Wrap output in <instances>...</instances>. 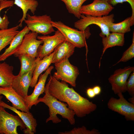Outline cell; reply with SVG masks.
<instances>
[{"label":"cell","mask_w":134,"mask_h":134,"mask_svg":"<svg viewBox=\"0 0 134 134\" xmlns=\"http://www.w3.org/2000/svg\"><path fill=\"white\" fill-rule=\"evenodd\" d=\"M14 4V1L13 0H3L0 2V13L3 9L12 6ZM9 22L7 16L4 15L2 17L0 16V30L8 29Z\"/></svg>","instance_id":"obj_27"},{"label":"cell","mask_w":134,"mask_h":134,"mask_svg":"<svg viewBox=\"0 0 134 134\" xmlns=\"http://www.w3.org/2000/svg\"><path fill=\"white\" fill-rule=\"evenodd\" d=\"M119 98L111 97L107 103L108 108L124 116L127 121H134V104L128 101L122 93L117 94Z\"/></svg>","instance_id":"obj_8"},{"label":"cell","mask_w":134,"mask_h":134,"mask_svg":"<svg viewBox=\"0 0 134 134\" xmlns=\"http://www.w3.org/2000/svg\"><path fill=\"white\" fill-rule=\"evenodd\" d=\"M94 92L96 96L100 95L101 91V87L99 86H94L93 88Z\"/></svg>","instance_id":"obj_33"},{"label":"cell","mask_w":134,"mask_h":134,"mask_svg":"<svg viewBox=\"0 0 134 134\" xmlns=\"http://www.w3.org/2000/svg\"><path fill=\"white\" fill-rule=\"evenodd\" d=\"M75 47L66 39L55 48L56 51L53 57L52 63H58L65 58H68L73 54Z\"/></svg>","instance_id":"obj_18"},{"label":"cell","mask_w":134,"mask_h":134,"mask_svg":"<svg viewBox=\"0 0 134 134\" xmlns=\"http://www.w3.org/2000/svg\"><path fill=\"white\" fill-rule=\"evenodd\" d=\"M134 57V33L132 39V43L130 46L123 53L122 56L118 62L114 65L120 62H125L132 59Z\"/></svg>","instance_id":"obj_29"},{"label":"cell","mask_w":134,"mask_h":134,"mask_svg":"<svg viewBox=\"0 0 134 134\" xmlns=\"http://www.w3.org/2000/svg\"><path fill=\"white\" fill-rule=\"evenodd\" d=\"M134 71V67L130 66L116 69L108 78L112 90L115 94L126 91V85L128 77Z\"/></svg>","instance_id":"obj_10"},{"label":"cell","mask_w":134,"mask_h":134,"mask_svg":"<svg viewBox=\"0 0 134 134\" xmlns=\"http://www.w3.org/2000/svg\"><path fill=\"white\" fill-rule=\"evenodd\" d=\"M19 27L17 25L9 29L0 30V52L10 44L15 36L19 32L18 31Z\"/></svg>","instance_id":"obj_23"},{"label":"cell","mask_w":134,"mask_h":134,"mask_svg":"<svg viewBox=\"0 0 134 134\" xmlns=\"http://www.w3.org/2000/svg\"><path fill=\"white\" fill-rule=\"evenodd\" d=\"M125 2H128L131 5L132 11L131 19L132 22L134 24V0H110L108 2L112 6H115Z\"/></svg>","instance_id":"obj_30"},{"label":"cell","mask_w":134,"mask_h":134,"mask_svg":"<svg viewBox=\"0 0 134 134\" xmlns=\"http://www.w3.org/2000/svg\"><path fill=\"white\" fill-rule=\"evenodd\" d=\"M131 17H128L122 21L118 23H112L109 28L110 32L124 34L130 32L131 26L134 25Z\"/></svg>","instance_id":"obj_25"},{"label":"cell","mask_w":134,"mask_h":134,"mask_svg":"<svg viewBox=\"0 0 134 134\" xmlns=\"http://www.w3.org/2000/svg\"><path fill=\"white\" fill-rule=\"evenodd\" d=\"M56 51L55 49L51 54L45 56L37 62L33 72L30 87L32 88L34 87L37 83L39 75L43 71H45L52 64L53 57Z\"/></svg>","instance_id":"obj_19"},{"label":"cell","mask_w":134,"mask_h":134,"mask_svg":"<svg viewBox=\"0 0 134 134\" xmlns=\"http://www.w3.org/2000/svg\"><path fill=\"white\" fill-rule=\"evenodd\" d=\"M132 72L127 81L126 90L131 96H134V71Z\"/></svg>","instance_id":"obj_31"},{"label":"cell","mask_w":134,"mask_h":134,"mask_svg":"<svg viewBox=\"0 0 134 134\" xmlns=\"http://www.w3.org/2000/svg\"><path fill=\"white\" fill-rule=\"evenodd\" d=\"M49 83L48 80L45 86V95L42 97L39 98L38 100V103L40 102H43L49 108V116L46 119V123L51 120L55 124L60 123L61 120L57 116V114H59L63 118L67 119L71 125H74L75 112L68 107L66 103L58 100L49 94L48 89Z\"/></svg>","instance_id":"obj_2"},{"label":"cell","mask_w":134,"mask_h":134,"mask_svg":"<svg viewBox=\"0 0 134 134\" xmlns=\"http://www.w3.org/2000/svg\"><path fill=\"white\" fill-rule=\"evenodd\" d=\"M100 133L98 130L95 129L91 131L88 130L84 126L78 128H74L69 131L58 133L59 134H99Z\"/></svg>","instance_id":"obj_28"},{"label":"cell","mask_w":134,"mask_h":134,"mask_svg":"<svg viewBox=\"0 0 134 134\" xmlns=\"http://www.w3.org/2000/svg\"><path fill=\"white\" fill-rule=\"evenodd\" d=\"M21 64L20 71L18 74L21 76L30 71L40 59L26 54H22L18 57Z\"/></svg>","instance_id":"obj_24"},{"label":"cell","mask_w":134,"mask_h":134,"mask_svg":"<svg viewBox=\"0 0 134 134\" xmlns=\"http://www.w3.org/2000/svg\"><path fill=\"white\" fill-rule=\"evenodd\" d=\"M27 19L24 21L30 31L46 35L55 32L52 26L51 19L50 16H31L28 13Z\"/></svg>","instance_id":"obj_6"},{"label":"cell","mask_w":134,"mask_h":134,"mask_svg":"<svg viewBox=\"0 0 134 134\" xmlns=\"http://www.w3.org/2000/svg\"><path fill=\"white\" fill-rule=\"evenodd\" d=\"M3 0H0V2Z\"/></svg>","instance_id":"obj_37"},{"label":"cell","mask_w":134,"mask_h":134,"mask_svg":"<svg viewBox=\"0 0 134 134\" xmlns=\"http://www.w3.org/2000/svg\"><path fill=\"white\" fill-rule=\"evenodd\" d=\"M14 4L20 7L23 11V16L19 21V27H22L23 22L26 19L27 12L30 10L34 14L38 5V2L36 0H14Z\"/></svg>","instance_id":"obj_22"},{"label":"cell","mask_w":134,"mask_h":134,"mask_svg":"<svg viewBox=\"0 0 134 134\" xmlns=\"http://www.w3.org/2000/svg\"><path fill=\"white\" fill-rule=\"evenodd\" d=\"M53 27L56 28L62 34L66 39L75 47L81 48L86 45V39H88L91 35L89 27L84 31H78L66 25L61 21H52Z\"/></svg>","instance_id":"obj_3"},{"label":"cell","mask_w":134,"mask_h":134,"mask_svg":"<svg viewBox=\"0 0 134 134\" xmlns=\"http://www.w3.org/2000/svg\"><path fill=\"white\" fill-rule=\"evenodd\" d=\"M37 38L42 40L43 42V45L39 46L37 51V57L41 59L51 54L59 44L66 40L62 34L58 30L55 31L53 35L38 36Z\"/></svg>","instance_id":"obj_11"},{"label":"cell","mask_w":134,"mask_h":134,"mask_svg":"<svg viewBox=\"0 0 134 134\" xmlns=\"http://www.w3.org/2000/svg\"><path fill=\"white\" fill-rule=\"evenodd\" d=\"M38 34L36 33L32 32H29L26 34L14 55L18 57L21 55L26 54L34 57H37L38 49L43 43L42 40L37 39Z\"/></svg>","instance_id":"obj_9"},{"label":"cell","mask_w":134,"mask_h":134,"mask_svg":"<svg viewBox=\"0 0 134 134\" xmlns=\"http://www.w3.org/2000/svg\"><path fill=\"white\" fill-rule=\"evenodd\" d=\"M114 8L107 2L102 0H94L90 4L82 5L80 13L85 15L100 17L108 15Z\"/></svg>","instance_id":"obj_12"},{"label":"cell","mask_w":134,"mask_h":134,"mask_svg":"<svg viewBox=\"0 0 134 134\" xmlns=\"http://www.w3.org/2000/svg\"><path fill=\"white\" fill-rule=\"evenodd\" d=\"M129 101L131 103L134 104V96H132L128 99Z\"/></svg>","instance_id":"obj_34"},{"label":"cell","mask_w":134,"mask_h":134,"mask_svg":"<svg viewBox=\"0 0 134 134\" xmlns=\"http://www.w3.org/2000/svg\"><path fill=\"white\" fill-rule=\"evenodd\" d=\"M86 92L87 96L90 98H94L96 96L92 88H88L86 90Z\"/></svg>","instance_id":"obj_32"},{"label":"cell","mask_w":134,"mask_h":134,"mask_svg":"<svg viewBox=\"0 0 134 134\" xmlns=\"http://www.w3.org/2000/svg\"><path fill=\"white\" fill-rule=\"evenodd\" d=\"M124 34L112 32L107 36L102 38L103 46L101 57L108 48L115 46H123L125 42Z\"/></svg>","instance_id":"obj_20"},{"label":"cell","mask_w":134,"mask_h":134,"mask_svg":"<svg viewBox=\"0 0 134 134\" xmlns=\"http://www.w3.org/2000/svg\"><path fill=\"white\" fill-rule=\"evenodd\" d=\"M0 105V134H18L17 128L25 129L26 126L19 116L10 114Z\"/></svg>","instance_id":"obj_7"},{"label":"cell","mask_w":134,"mask_h":134,"mask_svg":"<svg viewBox=\"0 0 134 134\" xmlns=\"http://www.w3.org/2000/svg\"><path fill=\"white\" fill-rule=\"evenodd\" d=\"M0 95L4 96L12 103V106L18 110L25 112L29 111L28 107L23 98L13 88L11 85L0 87Z\"/></svg>","instance_id":"obj_14"},{"label":"cell","mask_w":134,"mask_h":134,"mask_svg":"<svg viewBox=\"0 0 134 134\" xmlns=\"http://www.w3.org/2000/svg\"><path fill=\"white\" fill-rule=\"evenodd\" d=\"M13 67L5 62L0 63V87L11 85L15 76L13 73Z\"/></svg>","instance_id":"obj_21"},{"label":"cell","mask_w":134,"mask_h":134,"mask_svg":"<svg viewBox=\"0 0 134 134\" xmlns=\"http://www.w3.org/2000/svg\"><path fill=\"white\" fill-rule=\"evenodd\" d=\"M103 0L104 1H105L108 2V1H110V0Z\"/></svg>","instance_id":"obj_36"},{"label":"cell","mask_w":134,"mask_h":134,"mask_svg":"<svg viewBox=\"0 0 134 134\" xmlns=\"http://www.w3.org/2000/svg\"><path fill=\"white\" fill-rule=\"evenodd\" d=\"M0 105L12 111L19 116L26 126V128L23 130V132L25 134H34L36 132L37 125V121L32 113L29 111H20L18 110L1 101Z\"/></svg>","instance_id":"obj_16"},{"label":"cell","mask_w":134,"mask_h":134,"mask_svg":"<svg viewBox=\"0 0 134 134\" xmlns=\"http://www.w3.org/2000/svg\"><path fill=\"white\" fill-rule=\"evenodd\" d=\"M37 63L30 71L21 76L18 75H15L13 80L12 86L24 98L28 95V89L30 86L33 72Z\"/></svg>","instance_id":"obj_15"},{"label":"cell","mask_w":134,"mask_h":134,"mask_svg":"<svg viewBox=\"0 0 134 134\" xmlns=\"http://www.w3.org/2000/svg\"><path fill=\"white\" fill-rule=\"evenodd\" d=\"M30 31L27 26L19 31L13 39L9 47L0 55V62L5 60L14 55L21 45L25 35Z\"/></svg>","instance_id":"obj_17"},{"label":"cell","mask_w":134,"mask_h":134,"mask_svg":"<svg viewBox=\"0 0 134 134\" xmlns=\"http://www.w3.org/2000/svg\"><path fill=\"white\" fill-rule=\"evenodd\" d=\"M68 59L65 58L55 64L56 71L53 76L58 80L64 81L75 87L76 80L79 73V70L77 67L70 63Z\"/></svg>","instance_id":"obj_5"},{"label":"cell","mask_w":134,"mask_h":134,"mask_svg":"<svg viewBox=\"0 0 134 134\" xmlns=\"http://www.w3.org/2000/svg\"><path fill=\"white\" fill-rule=\"evenodd\" d=\"M2 98V96H1V95H0V102L1 101V100Z\"/></svg>","instance_id":"obj_35"},{"label":"cell","mask_w":134,"mask_h":134,"mask_svg":"<svg viewBox=\"0 0 134 134\" xmlns=\"http://www.w3.org/2000/svg\"><path fill=\"white\" fill-rule=\"evenodd\" d=\"M65 4L69 13L80 19L81 15L80 10L82 4L88 0H60Z\"/></svg>","instance_id":"obj_26"},{"label":"cell","mask_w":134,"mask_h":134,"mask_svg":"<svg viewBox=\"0 0 134 134\" xmlns=\"http://www.w3.org/2000/svg\"><path fill=\"white\" fill-rule=\"evenodd\" d=\"M114 16L113 14L100 17L81 14L80 19L74 23V26L79 30L84 31L89 26L96 25L100 29L99 35L103 38L107 36L110 33L109 28L114 22Z\"/></svg>","instance_id":"obj_4"},{"label":"cell","mask_w":134,"mask_h":134,"mask_svg":"<svg viewBox=\"0 0 134 134\" xmlns=\"http://www.w3.org/2000/svg\"><path fill=\"white\" fill-rule=\"evenodd\" d=\"M54 67L53 66L49 67L43 74H41L39 75L38 81L35 86L32 93L24 98L25 101L30 109L33 106L36 105L38 103V100L39 96L45 92V85L47 79L49 75L50 74Z\"/></svg>","instance_id":"obj_13"},{"label":"cell","mask_w":134,"mask_h":134,"mask_svg":"<svg viewBox=\"0 0 134 134\" xmlns=\"http://www.w3.org/2000/svg\"><path fill=\"white\" fill-rule=\"evenodd\" d=\"M48 91L49 94L58 100L66 102L78 117L82 118L96 110L97 105L82 96L67 83L60 81L50 75Z\"/></svg>","instance_id":"obj_1"}]
</instances>
